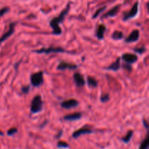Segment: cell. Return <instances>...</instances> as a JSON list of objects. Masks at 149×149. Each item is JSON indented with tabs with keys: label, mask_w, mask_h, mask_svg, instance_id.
Listing matches in <instances>:
<instances>
[{
	"label": "cell",
	"mask_w": 149,
	"mask_h": 149,
	"mask_svg": "<svg viewBox=\"0 0 149 149\" xmlns=\"http://www.w3.org/2000/svg\"><path fill=\"white\" fill-rule=\"evenodd\" d=\"M81 118V113H74L71 114L65 115L63 117V119L65 121H69V122H73V121L78 120Z\"/></svg>",
	"instance_id": "cell-15"
},
{
	"label": "cell",
	"mask_w": 149,
	"mask_h": 149,
	"mask_svg": "<svg viewBox=\"0 0 149 149\" xmlns=\"http://www.w3.org/2000/svg\"><path fill=\"white\" fill-rule=\"evenodd\" d=\"M57 146L60 148H66L69 147L68 143H66L65 142H63V141H59L57 144Z\"/></svg>",
	"instance_id": "cell-22"
},
{
	"label": "cell",
	"mask_w": 149,
	"mask_h": 149,
	"mask_svg": "<svg viewBox=\"0 0 149 149\" xmlns=\"http://www.w3.org/2000/svg\"><path fill=\"white\" fill-rule=\"evenodd\" d=\"M111 37L112 39H115V40H119V39H123L124 34L122 31H115L112 33Z\"/></svg>",
	"instance_id": "cell-18"
},
{
	"label": "cell",
	"mask_w": 149,
	"mask_h": 149,
	"mask_svg": "<svg viewBox=\"0 0 149 149\" xmlns=\"http://www.w3.org/2000/svg\"><path fill=\"white\" fill-rule=\"evenodd\" d=\"M132 135H133V131H132V130L129 131V132H127V135H125L123 138H122V141H123L124 143H128L130 141Z\"/></svg>",
	"instance_id": "cell-19"
},
{
	"label": "cell",
	"mask_w": 149,
	"mask_h": 149,
	"mask_svg": "<svg viewBox=\"0 0 149 149\" xmlns=\"http://www.w3.org/2000/svg\"><path fill=\"white\" fill-rule=\"evenodd\" d=\"M143 124H144V125H145L146 128V129L148 130V125H147L146 122V120H143Z\"/></svg>",
	"instance_id": "cell-29"
},
{
	"label": "cell",
	"mask_w": 149,
	"mask_h": 149,
	"mask_svg": "<svg viewBox=\"0 0 149 149\" xmlns=\"http://www.w3.org/2000/svg\"><path fill=\"white\" fill-rule=\"evenodd\" d=\"M120 9V5L119 4H117V5L114 6L113 7H112L111 10H109V12L106 13V14L103 15L102 16V18H106V17H114L117 15V13H119V10Z\"/></svg>",
	"instance_id": "cell-13"
},
{
	"label": "cell",
	"mask_w": 149,
	"mask_h": 149,
	"mask_svg": "<svg viewBox=\"0 0 149 149\" xmlns=\"http://www.w3.org/2000/svg\"><path fill=\"white\" fill-rule=\"evenodd\" d=\"M77 65L74 63H70L67 62H61L59 64H58V70H61V71H63V70L65 69H69V70H75L77 68Z\"/></svg>",
	"instance_id": "cell-10"
},
{
	"label": "cell",
	"mask_w": 149,
	"mask_h": 149,
	"mask_svg": "<svg viewBox=\"0 0 149 149\" xmlns=\"http://www.w3.org/2000/svg\"><path fill=\"white\" fill-rule=\"evenodd\" d=\"M10 10V8L8 7H3L2 9L0 10V16H3L4 15H5L6 13H7Z\"/></svg>",
	"instance_id": "cell-25"
},
{
	"label": "cell",
	"mask_w": 149,
	"mask_h": 149,
	"mask_svg": "<svg viewBox=\"0 0 149 149\" xmlns=\"http://www.w3.org/2000/svg\"><path fill=\"white\" fill-rule=\"evenodd\" d=\"M87 84H88L89 87H96L97 86V80L92 77H87Z\"/></svg>",
	"instance_id": "cell-17"
},
{
	"label": "cell",
	"mask_w": 149,
	"mask_h": 149,
	"mask_svg": "<svg viewBox=\"0 0 149 149\" xmlns=\"http://www.w3.org/2000/svg\"><path fill=\"white\" fill-rule=\"evenodd\" d=\"M70 10V4H68L67 5V7H65V9H64L62 12L61 13V14L58 16V17H54L53 19L50 20L49 22V26L52 27V33L54 35H60L62 33V30L60 28L59 24L62 23L63 21L64 18H65V15L68 13Z\"/></svg>",
	"instance_id": "cell-1"
},
{
	"label": "cell",
	"mask_w": 149,
	"mask_h": 149,
	"mask_svg": "<svg viewBox=\"0 0 149 149\" xmlns=\"http://www.w3.org/2000/svg\"><path fill=\"white\" fill-rule=\"evenodd\" d=\"M106 31V27L105 25L103 24L99 25L97 30H96V36L97 37V39H100V40L103 39V38H104V34Z\"/></svg>",
	"instance_id": "cell-14"
},
{
	"label": "cell",
	"mask_w": 149,
	"mask_h": 149,
	"mask_svg": "<svg viewBox=\"0 0 149 149\" xmlns=\"http://www.w3.org/2000/svg\"><path fill=\"white\" fill-rule=\"evenodd\" d=\"M122 59L125 61L126 63L131 65L138 61V56L135 54L132 53H125L122 55Z\"/></svg>",
	"instance_id": "cell-7"
},
{
	"label": "cell",
	"mask_w": 149,
	"mask_h": 149,
	"mask_svg": "<svg viewBox=\"0 0 149 149\" xmlns=\"http://www.w3.org/2000/svg\"><path fill=\"white\" fill-rule=\"evenodd\" d=\"M74 80L76 85L78 87H81L85 84V80L84 77L79 73H75L74 74Z\"/></svg>",
	"instance_id": "cell-12"
},
{
	"label": "cell",
	"mask_w": 149,
	"mask_h": 149,
	"mask_svg": "<svg viewBox=\"0 0 149 149\" xmlns=\"http://www.w3.org/2000/svg\"><path fill=\"white\" fill-rule=\"evenodd\" d=\"M109 98H110V95H109V94H103L101 95V97H100V100H101V102H103V103H106V102H108L109 100Z\"/></svg>",
	"instance_id": "cell-23"
},
{
	"label": "cell",
	"mask_w": 149,
	"mask_h": 149,
	"mask_svg": "<svg viewBox=\"0 0 149 149\" xmlns=\"http://www.w3.org/2000/svg\"><path fill=\"white\" fill-rule=\"evenodd\" d=\"M106 8H107V7H106V6H103V7H100V8H99L98 10H96V12H95V14L93 15V18L95 19V18H96V17H98V16L100 15V13H103V12L104 11V10H106Z\"/></svg>",
	"instance_id": "cell-21"
},
{
	"label": "cell",
	"mask_w": 149,
	"mask_h": 149,
	"mask_svg": "<svg viewBox=\"0 0 149 149\" xmlns=\"http://www.w3.org/2000/svg\"><path fill=\"white\" fill-rule=\"evenodd\" d=\"M123 67L125 68H126V70H127V71H131V70H132V66H131V65H129V64L127 63L124 64Z\"/></svg>",
	"instance_id": "cell-28"
},
{
	"label": "cell",
	"mask_w": 149,
	"mask_h": 149,
	"mask_svg": "<svg viewBox=\"0 0 149 149\" xmlns=\"http://www.w3.org/2000/svg\"><path fill=\"white\" fill-rule=\"evenodd\" d=\"M61 107L65 109H71L77 108L79 106V102L75 99H69L61 103Z\"/></svg>",
	"instance_id": "cell-6"
},
{
	"label": "cell",
	"mask_w": 149,
	"mask_h": 149,
	"mask_svg": "<svg viewBox=\"0 0 149 149\" xmlns=\"http://www.w3.org/2000/svg\"><path fill=\"white\" fill-rule=\"evenodd\" d=\"M43 72L39 71V72L34 73L31 76V83L33 87H39L43 84Z\"/></svg>",
	"instance_id": "cell-3"
},
{
	"label": "cell",
	"mask_w": 149,
	"mask_h": 149,
	"mask_svg": "<svg viewBox=\"0 0 149 149\" xmlns=\"http://www.w3.org/2000/svg\"><path fill=\"white\" fill-rule=\"evenodd\" d=\"M21 91L25 94H27L30 91V86H24L21 88Z\"/></svg>",
	"instance_id": "cell-27"
},
{
	"label": "cell",
	"mask_w": 149,
	"mask_h": 149,
	"mask_svg": "<svg viewBox=\"0 0 149 149\" xmlns=\"http://www.w3.org/2000/svg\"><path fill=\"white\" fill-rule=\"evenodd\" d=\"M140 38V31L138 29H135L132 31V33L125 39V42L127 43H132L135 42L139 39Z\"/></svg>",
	"instance_id": "cell-8"
},
{
	"label": "cell",
	"mask_w": 149,
	"mask_h": 149,
	"mask_svg": "<svg viewBox=\"0 0 149 149\" xmlns=\"http://www.w3.org/2000/svg\"><path fill=\"white\" fill-rule=\"evenodd\" d=\"M92 132H93V130H92L91 129H90V128L88 127H84L75 131V132L73 133L72 136L73 138L77 139V138H78L79 137L81 136V135H87V134H91Z\"/></svg>",
	"instance_id": "cell-11"
},
{
	"label": "cell",
	"mask_w": 149,
	"mask_h": 149,
	"mask_svg": "<svg viewBox=\"0 0 149 149\" xmlns=\"http://www.w3.org/2000/svg\"><path fill=\"white\" fill-rule=\"evenodd\" d=\"M17 128H11V129L7 131V135H9V136H12V135H15V134L17 133Z\"/></svg>",
	"instance_id": "cell-24"
},
{
	"label": "cell",
	"mask_w": 149,
	"mask_h": 149,
	"mask_svg": "<svg viewBox=\"0 0 149 149\" xmlns=\"http://www.w3.org/2000/svg\"><path fill=\"white\" fill-rule=\"evenodd\" d=\"M138 8H139V2L137 1V2L135 3V4L133 5V7H132L130 10L129 13H126V14L124 15L123 20H128L131 18H133L134 17L138 15Z\"/></svg>",
	"instance_id": "cell-5"
},
{
	"label": "cell",
	"mask_w": 149,
	"mask_h": 149,
	"mask_svg": "<svg viewBox=\"0 0 149 149\" xmlns=\"http://www.w3.org/2000/svg\"><path fill=\"white\" fill-rule=\"evenodd\" d=\"M36 53H45V54H50V53H60V52H65V49H63L62 47H49L48 48H42L40 49H37V50L33 51Z\"/></svg>",
	"instance_id": "cell-4"
},
{
	"label": "cell",
	"mask_w": 149,
	"mask_h": 149,
	"mask_svg": "<svg viewBox=\"0 0 149 149\" xmlns=\"http://www.w3.org/2000/svg\"><path fill=\"white\" fill-rule=\"evenodd\" d=\"M148 143H149V139H148V135H146L145 140L142 142L141 146H140L139 149H148Z\"/></svg>",
	"instance_id": "cell-20"
},
{
	"label": "cell",
	"mask_w": 149,
	"mask_h": 149,
	"mask_svg": "<svg viewBox=\"0 0 149 149\" xmlns=\"http://www.w3.org/2000/svg\"><path fill=\"white\" fill-rule=\"evenodd\" d=\"M120 58H118L116 59V61L115 62H113V63L111 64L109 66H108L106 68V69L110 70V71H116L120 68L121 67V63H120Z\"/></svg>",
	"instance_id": "cell-16"
},
{
	"label": "cell",
	"mask_w": 149,
	"mask_h": 149,
	"mask_svg": "<svg viewBox=\"0 0 149 149\" xmlns=\"http://www.w3.org/2000/svg\"><path fill=\"white\" fill-rule=\"evenodd\" d=\"M43 101L40 95H36L32 99L31 103V112L32 113H37L42 110Z\"/></svg>",
	"instance_id": "cell-2"
},
{
	"label": "cell",
	"mask_w": 149,
	"mask_h": 149,
	"mask_svg": "<svg viewBox=\"0 0 149 149\" xmlns=\"http://www.w3.org/2000/svg\"><path fill=\"white\" fill-rule=\"evenodd\" d=\"M146 51V47H141V48H135V52H137V53L139 54H143L144 53V52Z\"/></svg>",
	"instance_id": "cell-26"
},
{
	"label": "cell",
	"mask_w": 149,
	"mask_h": 149,
	"mask_svg": "<svg viewBox=\"0 0 149 149\" xmlns=\"http://www.w3.org/2000/svg\"><path fill=\"white\" fill-rule=\"evenodd\" d=\"M15 24H16L15 23H10L8 31H7L6 33H4V34L2 35V36L0 38V45H1V44L2 43V42H4V41L6 40V39H7L9 37H10V36H11L12 34L14 33L15 26Z\"/></svg>",
	"instance_id": "cell-9"
}]
</instances>
